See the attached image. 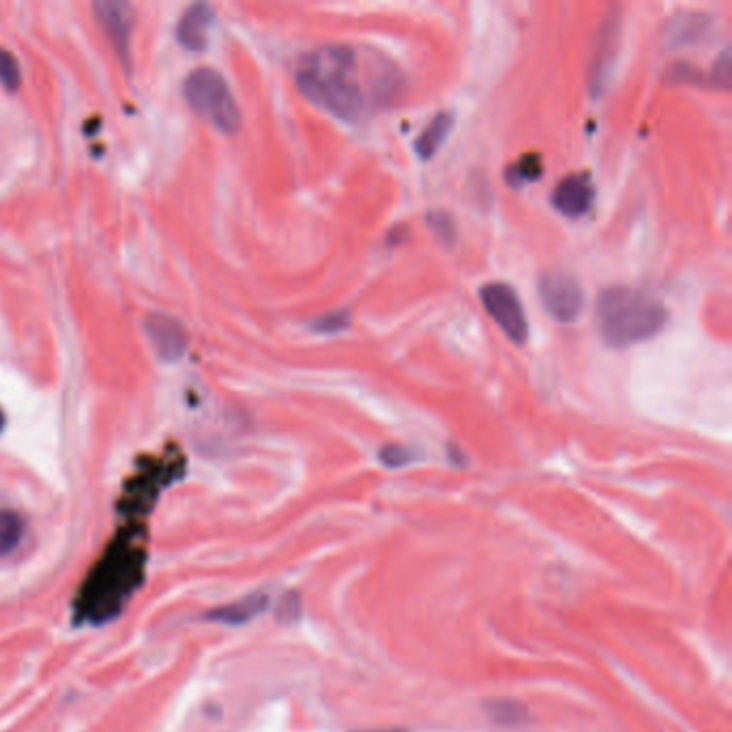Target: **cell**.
I'll return each mask as SVG.
<instances>
[{"instance_id": "cell-1", "label": "cell", "mask_w": 732, "mask_h": 732, "mask_svg": "<svg viewBox=\"0 0 732 732\" xmlns=\"http://www.w3.org/2000/svg\"><path fill=\"white\" fill-rule=\"evenodd\" d=\"M299 91L335 119L357 123L368 99L359 84L357 52L348 46H320L307 52L297 67Z\"/></svg>"}, {"instance_id": "cell-2", "label": "cell", "mask_w": 732, "mask_h": 732, "mask_svg": "<svg viewBox=\"0 0 732 732\" xmlns=\"http://www.w3.org/2000/svg\"><path fill=\"white\" fill-rule=\"evenodd\" d=\"M597 329L612 348L651 340L668 322L666 305L649 292L629 286L606 288L597 299Z\"/></svg>"}, {"instance_id": "cell-3", "label": "cell", "mask_w": 732, "mask_h": 732, "mask_svg": "<svg viewBox=\"0 0 732 732\" xmlns=\"http://www.w3.org/2000/svg\"><path fill=\"white\" fill-rule=\"evenodd\" d=\"M144 552L140 546L123 539L116 541L97 565L82 589L78 610L84 619L106 621L119 612L125 599L142 580Z\"/></svg>"}, {"instance_id": "cell-4", "label": "cell", "mask_w": 732, "mask_h": 732, "mask_svg": "<svg viewBox=\"0 0 732 732\" xmlns=\"http://www.w3.org/2000/svg\"><path fill=\"white\" fill-rule=\"evenodd\" d=\"M185 99L200 119L211 123L226 136L237 134L241 127V112L234 101L224 76L215 69H196L185 80Z\"/></svg>"}, {"instance_id": "cell-5", "label": "cell", "mask_w": 732, "mask_h": 732, "mask_svg": "<svg viewBox=\"0 0 732 732\" xmlns=\"http://www.w3.org/2000/svg\"><path fill=\"white\" fill-rule=\"evenodd\" d=\"M479 299L486 307L488 316L503 329L511 342H526V338H529V322H526L522 301L514 288L503 282H490L479 290Z\"/></svg>"}, {"instance_id": "cell-6", "label": "cell", "mask_w": 732, "mask_h": 732, "mask_svg": "<svg viewBox=\"0 0 732 732\" xmlns=\"http://www.w3.org/2000/svg\"><path fill=\"white\" fill-rule=\"evenodd\" d=\"M619 43H621V16L617 9H612L606 20L599 24L593 39V52L589 65V89L593 97H599L606 91V86L614 73V65H617Z\"/></svg>"}, {"instance_id": "cell-7", "label": "cell", "mask_w": 732, "mask_h": 732, "mask_svg": "<svg viewBox=\"0 0 732 732\" xmlns=\"http://www.w3.org/2000/svg\"><path fill=\"white\" fill-rule=\"evenodd\" d=\"M539 297L546 312L559 322H574L584 307V290L576 277L567 273H546L539 280Z\"/></svg>"}, {"instance_id": "cell-8", "label": "cell", "mask_w": 732, "mask_h": 732, "mask_svg": "<svg viewBox=\"0 0 732 732\" xmlns=\"http://www.w3.org/2000/svg\"><path fill=\"white\" fill-rule=\"evenodd\" d=\"M144 331L161 361L172 363L185 355L187 333L179 320L166 314H153L144 320Z\"/></svg>"}, {"instance_id": "cell-9", "label": "cell", "mask_w": 732, "mask_h": 732, "mask_svg": "<svg viewBox=\"0 0 732 732\" xmlns=\"http://www.w3.org/2000/svg\"><path fill=\"white\" fill-rule=\"evenodd\" d=\"M593 200H595V185L591 174L587 172L569 174V177H565L552 192L554 209L569 219L587 215L593 207Z\"/></svg>"}, {"instance_id": "cell-10", "label": "cell", "mask_w": 732, "mask_h": 732, "mask_svg": "<svg viewBox=\"0 0 732 732\" xmlns=\"http://www.w3.org/2000/svg\"><path fill=\"white\" fill-rule=\"evenodd\" d=\"M213 18H215L213 9L209 5L189 7L183 13V18L177 28V37L181 41V46L192 52H200L207 48L209 28L213 24Z\"/></svg>"}, {"instance_id": "cell-11", "label": "cell", "mask_w": 732, "mask_h": 732, "mask_svg": "<svg viewBox=\"0 0 732 732\" xmlns=\"http://www.w3.org/2000/svg\"><path fill=\"white\" fill-rule=\"evenodd\" d=\"M95 16L104 24L108 37L123 56L129 52V33H131V11L121 3H95Z\"/></svg>"}, {"instance_id": "cell-12", "label": "cell", "mask_w": 732, "mask_h": 732, "mask_svg": "<svg viewBox=\"0 0 732 732\" xmlns=\"http://www.w3.org/2000/svg\"><path fill=\"white\" fill-rule=\"evenodd\" d=\"M269 606V597L265 593H252L243 599H237L228 606H219L215 610H211L207 614V619L213 623H222V625H245L254 621L258 614H262Z\"/></svg>"}, {"instance_id": "cell-13", "label": "cell", "mask_w": 732, "mask_h": 732, "mask_svg": "<svg viewBox=\"0 0 732 732\" xmlns=\"http://www.w3.org/2000/svg\"><path fill=\"white\" fill-rule=\"evenodd\" d=\"M707 26H709L707 16H700V13H681V16L670 22L666 31L668 46L681 48L696 43L702 37V33L707 31Z\"/></svg>"}, {"instance_id": "cell-14", "label": "cell", "mask_w": 732, "mask_h": 732, "mask_svg": "<svg viewBox=\"0 0 732 732\" xmlns=\"http://www.w3.org/2000/svg\"><path fill=\"white\" fill-rule=\"evenodd\" d=\"M453 127V114L451 112H441L436 114L434 119L428 123V127L421 131L419 138L415 140V151L421 159H432L436 155V151L441 149V144L445 142V138L449 136V131Z\"/></svg>"}, {"instance_id": "cell-15", "label": "cell", "mask_w": 732, "mask_h": 732, "mask_svg": "<svg viewBox=\"0 0 732 732\" xmlns=\"http://www.w3.org/2000/svg\"><path fill=\"white\" fill-rule=\"evenodd\" d=\"M24 520L13 509H0V556H7L20 546L24 537Z\"/></svg>"}, {"instance_id": "cell-16", "label": "cell", "mask_w": 732, "mask_h": 732, "mask_svg": "<svg viewBox=\"0 0 732 732\" xmlns=\"http://www.w3.org/2000/svg\"><path fill=\"white\" fill-rule=\"evenodd\" d=\"M486 711L496 724L503 726H518L526 717H529V709H526L522 702L511 700V698H499L486 702Z\"/></svg>"}, {"instance_id": "cell-17", "label": "cell", "mask_w": 732, "mask_h": 732, "mask_svg": "<svg viewBox=\"0 0 732 732\" xmlns=\"http://www.w3.org/2000/svg\"><path fill=\"white\" fill-rule=\"evenodd\" d=\"M541 172H544V161L539 155H522L516 164L507 168L505 179L511 187H522L535 183L541 177Z\"/></svg>"}, {"instance_id": "cell-18", "label": "cell", "mask_w": 732, "mask_h": 732, "mask_svg": "<svg viewBox=\"0 0 732 732\" xmlns=\"http://www.w3.org/2000/svg\"><path fill=\"white\" fill-rule=\"evenodd\" d=\"M0 84L9 91L18 89L20 84V65L16 61V56L7 50H0Z\"/></svg>"}, {"instance_id": "cell-19", "label": "cell", "mask_w": 732, "mask_h": 732, "mask_svg": "<svg viewBox=\"0 0 732 732\" xmlns=\"http://www.w3.org/2000/svg\"><path fill=\"white\" fill-rule=\"evenodd\" d=\"M428 224L432 232L436 234L438 241L451 243L456 239V226H453V219L445 211H432L428 213Z\"/></svg>"}, {"instance_id": "cell-20", "label": "cell", "mask_w": 732, "mask_h": 732, "mask_svg": "<svg viewBox=\"0 0 732 732\" xmlns=\"http://www.w3.org/2000/svg\"><path fill=\"white\" fill-rule=\"evenodd\" d=\"M299 617H301V595L297 591H290L282 597L280 606H277V619L290 625L297 623Z\"/></svg>"}, {"instance_id": "cell-21", "label": "cell", "mask_w": 732, "mask_h": 732, "mask_svg": "<svg viewBox=\"0 0 732 732\" xmlns=\"http://www.w3.org/2000/svg\"><path fill=\"white\" fill-rule=\"evenodd\" d=\"M348 322H350L348 312H333V314L316 318L312 322V329L318 333H338L348 327Z\"/></svg>"}, {"instance_id": "cell-22", "label": "cell", "mask_w": 732, "mask_h": 732, "mask_svg": "<svg viewBox=\"0 0 732 732\" xmlns=\"http://www.w3.org/2000/svg\"><path fill=\"white\" fill-rule=\"evenodd\" d=\"M378 458H380V462H383L389 468H400V466H404V464H408V462L413 460V453L408 451L406 447L387 445V447L380 449Z\"/></svg>"}, {"instance_id": "cell-23", "label": "cell", "mask_w": 732, "mask_h": 732, "mask_svg": "<svg viewBox=\"0 0 732 732\" xmlns=\"http://www.w3.org/2000/svg\"><path fill=\"white\" fill-rule=\"evenodd\" d=\"M713 69H715V73H713L715 84L720 86V89H728V86H730V69H732L730 67V54L724 52L722 58H720V63H717Z\"/></svg>"}, {"instance_id": "cell-24", "label": "cell", "mask_w": 732, "mask_h": 732, "mask_svg": "<svg viewBox=\"0 0 732 732\" xmlns=\"http://www.w3.org/2000/svg\"><path fill=\"white\" fill-rule=\"evenodd\" d=\"M3 428H5V413L3 408H0V432H3Z\"/></svg>"}, {"instance_id": "cell-25", "label": "cell", "mask_w": 732, "mask_h": 732, "mask_svg": "<svg viewBox=\"0 0 732 732\" xmlns=\"http://www.w3.org/2000/svg\"><path fill=\"white\" fill-rule=\"evenodd\" d=\"M389 732V730H387ZM393 732H402V730H393Z\"/></svg>"}]
</instances>
